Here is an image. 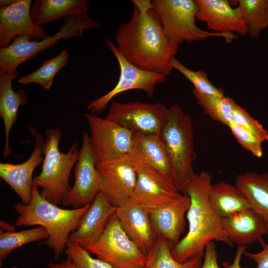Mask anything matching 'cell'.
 <instances>
[{"label":"cell","instance_id":"1","mask_svg":"<svg viewBox=\"0 0 268 268\" xmlns=\"http://www.w3.org/2000/svg\"><path fill=\"white\" fill-rule=\"evenodd\" d=\"M132 1V16L128 22L119 26L116 45L132 65L166 77L173 69L171 61L177 50L166 37L151 1Z\"/></svg>","mask_w":268,"mask_h":268},{"label":"cell","instance_id":"2","mask_svg":"<svg viewBox=\"0 0 268 268\" xmlns=\"http://www.w3.org/2000/svg\"><path fill=\"white\" fill-rule=\"evenodd\" d=\"M212 178L207 172L196 174L188 189L190 205L187 213L188 231L178 243L172 246L171 254L181 263L195 257L204 258L206 245L217 241L230 247L233 244L225 232L219 217L212 208L208 193Z\"/></svg>","mask_w":268,"mask_h":268},{"label":"cell","instance_id":"3","mask_svg":"<svg viewBox=\"0 0 268 268\" xmlns=\"http://www.w3.org/2000/svg\"><path fill=\"white\" fill-rule=\"evenodd\" d=\"M90 204L71 209L60 208L42 197L38 187L33 185L29 203L14 204L19 215L14 225H38L45 228L48 234L47 245L53 251L55 259L57 260L65 251L70 234L78 227Z\"/></svg>","mask_w":268,"mask_h":268},{"label":"cell","instance_id":"4","mask_svg":"<svg viewBox=\"0 0 268 268\" xmlns=\"http://www.w3.org/2000/svg\"><path fill=\"white\" fill-rule=\"evenodd\" d=\"M160 137L170 159L174 184L182 194L187 195L196 174L193 167L196 154L192 117L179 105L168 108Z\"/></svg>","mask_w":268,"mask_h":268},{"label":"cell","instance_id":"5","mask_svg":"<svg viewBox=\"0 0 268 268\" xmlns=\"http://www.w3.org/2000/svg\"><path fill=\"white\" fill-rule=\"evenodd\" d=\"M45 134L42 169L33 178V185L42 189L40 193L42 197L58 205L62 204L71 188L69 179L71 170L79 158L78 143L75 141L67 152L63 153L59 149L61 130L50 128Z\"/></svg>","mask_w":268,"mask_h":268},{"label":"cell","instance_id":"6","mask_svg":"<svg viewBox=\"0 0 268 268\" xmlns=\"http://www.w3.org/2000/svg\"><path fill=\"white\" fill-rule=\"evenodd\" d=\"M151 2L166 37L177 50L184 42L191 43L210 37H220L230 42L238 37L235 34L215 33L200 28L196 23L199 9L196 0H153Z\"/></svg>","mask_w":268,"mask_h":268},{"label":"cell","instance_id":"7","mask_svg":"<svg viewBox=\"0 0 268 268\" xmlns=\"http://www.w3.org/2000/svg\"><path fill=\"white\" fill-rule=\"evenodd\" d=\"M99 27V22L85 15L66 19L58 32L41 41H32L29 35L19 36L7 47L0 48V71L14 72L20 65L54 47L61 40L80 37L84 30Z\"/></svg>","mask_w":268,"mask_h":268},{"label":"cell","instance_id":"8","mask_svg":"<svg viewBox=\"0 0 268 268\" xmlns=\"http://www.w3.org/2000/svg\"><path fill=\"white\" fill-rule=\"evenodd\" d=\"M84 249L114 268H142L146 259L124 231L115 214L99 238Z\"/></svg>","mask_w":268,"mask_h":268},{"label":"cell","instance_id":"9","mask_svg":"<svg viewBox=\"0 0 268 268\" xmlns=\"http://www.w3.org/2000/svg\"><path fill=\"white\" fill-rule=\"evenodd\" d=\"M85 116L97 162L111 161L132 152L137 133L96 114L86 113Z\"/></svg>","mask_w":268,"mask_h":268},{"label":"cell","instance_id":"10","mask_svg":"<svg viewBox=\"0 0 268 268\" xmlns=\"http://www.w3.org/2000/svg\"><path fill=\"white\" fill-rule=\"evenodd\" d=\"M105 43L119 63L120 76L117 84L112 90L88 103L86 108L90 113H100L115 96L129 90H143L152 97L156 85L165 82L166 76L141 69L127 61L119 51L116 44L110 39H106Z\"/></svg>","mask_w":268,"mask_h":268},{"label":"cell","instance_id":"11","mask_svg":"<svg viewBox=\"0 0 268 268\" xmlns=\"http://www.w3.org/2000/svg\"><path fill=\"white\" fill-rule=\"evenodd\" d=\"M168 109L161 102H113L106 118L136 133L160 137Z\"/></svg>","mask_w":268,"mask_h":268},{"label":"cell","instance_id":"12","mask_svg":"<svg viewBox=\"0 0 268 268\" xmlns=\"http://www.w3.org/2000/svg\"><path fill=\"white\" fill-rule=\"evenodd\" d=\"M97 162L90 135L87 132L83 131L79 156L74 169V182L62 201L63 205L78 208L93 202L101 191L96 169Z\"/></svg>","mask_w":268,"mask_h":268},{"label":"cell","instance_id":"13","mask_svg":"<svg viewBox=\"0 0 268 268\" xmlns=\"http://www.w3.org/2000/svg\"><path fill=\"white\" fill-rule=\"evenodd\" d=\"M130 158L136 171V182L130 201L150 212L183 195L174 182L149 166Z\"/></svg>","mask_w":268,"mask_h":268},{"label":"cell","instance_id":"14","mask_svg":"<svg viewBox=\"0 0 268 268\" xmlns=\"http://www.w3.org/2000/svg\"><path fill=\"white\" fill-rule=\"evenodd\" d=\"M101 191L114 206L129 201L134 191L136 174L134 165L127 155L107 162H97Z\"/></svg>","mask_w":268,"mask_h":268},{"label":"cell","instance_id":"15","mask_svg":"<svg viewBox=\"0 0 268 268\" xmlns=\"http://www.w3.org/2000/svg\"><path fill=\"white\" fill-rule=\"evenodd\" d=\"M31 0H0V47L8 46L18 36L29 35L40 40L49 36L42 26L36 24L32 19Z\"/></svg>","mask_w":268,"mask_h":268},{"label":"cell","instance_id":"16","mask_svg":"<svg viewBox=\"0 0 268 268\" xmlns=\"http://www.w3.org/2000/svg\"><path fill=\"white\" fill-rule=\"evenodd\" d=\"M29 131L35 139L33 151L29 157L21 163H0V177L19 197L21 202L27 204L32 196L33 173L43 162V145L44 138L35 128L30 126Z\"/></svg>","mask_w":268,"mask_h":268},{"label":"cell","instance_id":"17","mask_svg":"<svg viewBox=\"0 0 268 268\" xmlns=\"http://www.w3.org/2000/svg\"><path fill=\"white\" fill-rule=\"evenodd\" d=\"M116 208L104 194L99 192L82 216L78 227L70 234L68 243L84 248L95 243L115 215Z\"/></svg>","mask_w":268,"mask_h":268},{"label":"cell","instance_id":"18","mask_svg":"<svg viewBox=\"0 0 268 268\" xmlns=\"http://www.w3.org/2000/svg\"><path fill=\"white\" fill-rule=\"evenodd\" d=\"M196 1L199 8L197 19L204 22L208 31L241 36L247 34L245 23L238 6L232 7L227 0Z\"/></svg>","mask_w":268,"mask_h":268},{"label":"cell","instance_id":"19","mask_svg":"<svg viewBox=\"0 0 268 268\" xmlns=\"http://www.w3.org/2000/svg\"><path fill=\"white\" fill-rule=\"evenodd\" d=\"M115 216L127 235L146 256L157 239L149 212L129 200L117 207Z\"/></svg>","mask_w":268,"mask_h":268},{"label":"cell","instance_id":"20","mask_svg":"<svg viewBox=\"0 0 268 268\" xmlns=\"http://www.w3.org/2000/svg\"><path fill=\"white\" fill-rule=\"evenodd\" d=\"M190 205V199L180 198L159 208L149 212L153 229L157 238H162L173 246L180 241L185 227V215Z\"/></svg>","mask_w":268,"mask_h":268},{"label":"cell","instance_id":"21","mask_svg":"<svg viewBox=\"0 0 268 268\" xmlns=\"http://www.w3.org/2000/svg\"><path fill=\"white\" fill-rule=\"evenodd\" d=\"M221 223L230 240L237 246L259 242L268 233V223L253 208L222 218Z\"/></svg>","mask_w":268,"mask_h":268},{"label":"cell","instance_id":"22","mask_svg":"<svg viewBox=\"0 0 268 268\" xmlns=\"http://www.w3.org/2000/svg\"><path fill=\"white\" fill-rule=\"evenodd\" d=\"M18 76L17 70L13 72L0 71V117L4 126V157L12 154L9 144L10 132L17 120L19 107L24 106L27 102L24 90L19 89L15 92L12 89V82Z\"/></svg>","mask_w":268,"mask_h":268},{"label":"cell","instance_id":"23","mask_svg":"<svg viewBox=\"0 0 268 268\" xmlns=\"http://www.w3.org/2000/svg\"><path fill=\"white\" fill-rule=\"evenodd\" d=\"M129 156L174 182L170 159L160 136L137 133L134 148Z\"/></svg>","mask_w":268,"mask_h":268},{"label":"cell","instance_id":"24","mask_svg":"<svg viewBox=\"0 0 268 268\" xmlns=\"http://www.w3.org/2000/svg\"><path fill=\"white\" fill-rule=\"evenodd\" d=\"M87 0H36L31 5L30 14L39 26L61 18L87 15Z\"/></svg>","mask_w":268,"mask_h":268},{"label":"cell","instance_id":"25","mask_svg":"<svg viewBox=\"0 0 268 268\" xmlns=\"http://www.w3.org/2000/svg\"><path fill=\"white\" fill-rule=\"evenodd\" d=\"M208 201L213 210L221 219L252 208L250 201L238 187L224 181L211 185Z\"/></svg>","mask_w":268,"mask_h":268},{"label":"cell","instance_id":"26","mask_svg":"<svg viewBox=\"0 0 268 268\" xmlns=\"http://www.w3.org/2000/svg\"><path fill=\"white\" fill-rule=\"evenodd\" d=\"M235 185L247 197L252 208L268 223V172L240 174L236 178Z\"/></svg>","mask_w":268,"mask_h":268},{"label":"cell","instance_id":"27","mask_svg":"<svg viewBox=\"0 0 268 268\" xmlns=\"http://www.w3.org/2000/svg\"><path fill=\"white\" fill-rule=\"evenodd\" d=\"M171 245L162 238L157 241L146 255V261L142 268H201L202 257H195L181 263L173 257Z\"/></svg>","mask_w":268,"mask_h":268},{"label":"cell","instance_id":"28","mask_svg":"<svg viewBox=\"0 0 268 268\" xmlns=\"http://www.w3.org/2000/svg\"><path fill=\"white\" fill-rule=\"evenodd\" d=\"M237 3L247 34L252 38H259L262 31L268 26L266 0H239Z\"/></svg>","mask_w":268,"mask_h":268},{"label":"cell","instance_id":"29","mask_svg":"<svg viewBox=\"0 0 268 268\" xmlns=\"http://www.w3.org/2000/svg\"><path fill=\"white\" fill-rule=\"evenodd\" d=\"M46 229L38 226L20 231L3 232L0 233V260L6 258L16 249L30 243L48 239Z\"/></svg>","mask_w":268,"mask_h":268},{"label":"cell","instance_id":"30","mask_svg":"<svg viewBox=\"0 0 268 268\" xmlns=\"http://www.w3.org/2000/svg\"><path fill=\"white\" fill-rule=\"evenodd\" d=\"M68 59V53L64 50L57 56L45 61L35 71L20 76L18 81L23 84L38 83L44 89L49 90L55 75L67 64Z\"/></svg>","mask_w":268,"mask_h":268},{"label":"cell","instance_id":"31","mask_svg":"<svg viewBox=\"0 0 268 268\" xmlns=\"http://www.w3.org/2000/svg\"><path fill=\"white\" fill-rule=\"evenodd\" d=\"M197 103L211 119L228 126L231 121L233 100L229 97L201 93L195 89Z\"/></svg>","mask_w":268,"mask_h":268},{"label":"cell","instance_id":"32","mask_svg":"<svg viewBox=\"0 0 268 268\" xmlns=\"http://www.w3.org/2000/svg\"><path fill=\"white\" fill-rule=\"evenodd\" d=\"M171 65L173 68L178 70L192 83L194 89L203 94L224 96L223 90L211 83L203 69L192 70L175 58L171 60Z\"/></svg>","mask_w":268,"mask_h":268},{"label":"cell","instance_id":"33","mask_svg":"<svg viewBox=\"0 0 268 268\" xmlns=\"http://www.w3.org/2000/svg\"><path fill=\"white\" fill-rule=\"evenodd\" d=\"M231 122L248 131L262 142L268 141V131L258 121L234 101L232 104Z\"/></svg>","mask_w":268,"mask_h":268},{"label":"cell","instance_id":"34","mask_svg":"<svg viewBox=\"0 0 268 268\" xmlns=\"http://www.w3.org/2000/svg\"><path fill=\"white\" fill-rule=\"evenodd\" d=\"M65 252L75 268H114L109 264L94 258L85 249L75 244L68 243Z\"/></svg>","mask_w":268,"mask_h":268},{"label":"cell","instance_id":"35","mask_svg":"<svg viewBox=\"0 0 268 268\" xmlns=\"http://www.w3.org/2000/svg\"><path fill=\"white\" fill-rule=\"evenodd\" d=\"M228 127L239 143L255 156H263L262 142L251 133L232 123Z\"/></svg>","mask_w":268,"mask_h":268},{"label":"cell","instance_id":"36","mask_svg":"<svg viewBox=\"0 0 268 268\" xmlns=\"http://www.w3.org/2000/svg\"><path fill=\"white\" fill-rule=\"evenodd\" d=\"M259 243L262 247L260 252L251 253L245 250L243 255L255 262L257 264V268H268V244L263 239Z\"/></svg>","mask_w":268,"mask_h":268},{"label":"cell","instance_id":"37","mask_svg":"<svg viewBox=\"0 0 268 268\" xmlns=\"http://www.w3.org/2000/svg\"><path fill=\"white\" fill-rule=\"evenodd\" d=\"M201 268H221L217 263V254L214 241L208 243L205 249Z\"/></svg>","mask_w":268,"mask_h":268},{"label":"cell","instance_id":"38","mask_svg":"<svg viewBox=\"0 0 268 268\" xmlns=\"http://www.w3.org/2000/svg\"><path fill=\"white\" fill-rule=\"evenodd\" d=\"M246 249L245 246H238L233 263L230 264L227 262L223 263L224 268H242L240 265V261Z\"/></svg>","mask_w":268,"mask_h":268},{"label":"cell","instance_id":"39","mask_svg":"<svg viewBox=\"0 0 268 268\" xmlns=\"http://www.w3.org/2000/svg\"><path fill=\"white\" fill-rule=\"evenodd\" d=\"M47 266L48 268H75L73 264L68 258L60 263H49Z\"/></svg>","mask_w":268,"mask_h":268},{"label":"cell","instance_id":"40","mask_svg":"<svg viewBox=\"0 0 268 268\" xmlns=\"http://www.w3.org/2000/svg\"><path fill=\"white\" fill-rule=\"evenodd\" d=\"M0 226L2 229L4 230H7V232L10 231H15V226L10 225L4 221H0Z\"/></svg>","mask_w":268,"mask_h":268},{"label":"cell","instance_id":"41","mask_svg":"<svg viewBox=\"0 0 268 268\" xmlns=\"http://www.w3.org/2000/svg\"><path fill=\"white\" fill-rule=\"evenodd\" d=\"M266 4H267V10H268V0H266Z\"/></svg>","mask_w":268,"mask_h":268},{"label":"cell","instance_id":"42","mask_svg":"<svg viewBox=\"0 0 268 268\" xmlns=\"http://www.w3.org/2000/svg\"><path fill=\"white\" fill-rule=\"evenodd\" d=\"M11 268H19L17 267L16 266H13Z\"/></svg>","mask_w":268,"mask_h":268}]
</instances>
